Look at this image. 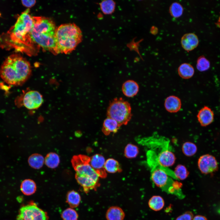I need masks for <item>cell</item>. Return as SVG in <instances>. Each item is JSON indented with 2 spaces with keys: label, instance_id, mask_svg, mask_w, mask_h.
Instances as JSON below:
<instances>
[{
  "label": "cell",
  "instance_id": "cell-1",
  "mask_svg": "<svg viewBox=\"0 0 220 220\" xmlns=\"http://www.w3.org/2000/svg\"><path fill=\"white\" fill-rule=\"evenodd\" d=\"M29 9L23 12L14 25L6 34L5 42L9 47L17 50L27 52L33 44L30 34L33 24V16Z\"/></svg>",
  "mask_w": 220,
  "mask_h": 220
},
{
  "label": "cell",
  "instance_id": "cell-2",
  "mask_svg": "<svg viewBox=\"0 0 220 220\" xmlns=\"http://www.w3.org/2000/svg\"><path fill=\"white\" fill-rule=\"evenodd\" d=\"M31 72L29 63L20 55L14 54L3 62L0 68V76L9 85L20 86L27 81Z\"/></svg>",
  "mask_w": 220,
  "mask_h": 220
},
{
  "label": "cell",
  "instance_id": "cell-3",
  "mask_svg": "<svg viewBox=\"0 0 220 220\" xmlns=\"http://www.w3.org/2000/svg\"><path fill=\"white\" fill-rule=\"evenodd\" d=\"M33 24L30 34L31 41L43 50L57 54L55 34L56 28L49 18L33 16Z\"/></svg>",
  "mask_w": 220,
  "mask_h": 220
},
{
  "label": "cell",
  "instance_id": "cell-4",
  "mask_svg": "<svg viewBox=\"0 0 220 220\" xmlns=\"http://www.w3.org/2000/svg\"><path fill=\"white\" fill-rule=\"evenodd\" d=\"M80 28L74 23L61 25L57 28L55 34L57 54H68L75 50L82 40Z\"/></svg>",
  "mask_w": 220,
  "mask_h": 220
},
{
  "label": "cell",
  "instance_id": "cell-5",
  "mask_svg": "<svg viewBox=\"0 0 220 220\" xmlns=\"http://www.w3.org/2000/svg\"><path fill=\"white\" fill-rule=\"evenodd\" d=\"M171 171L168 168L161 165L151 168V178L154 183L163 191L176 195L179 198L184 196L179 186L168 175Z\"/></svg>",
  "mask_w": 220,
  "mask_h": 220
},
{
  "label": "cell",
  "instance_id": "cell-6",
  "mask_svg": "<svg viewBox=\"0 0 220 220\" xmlns=\"http://www.w3.org/2000/svg\"><path fill=\"white\" fill-rule=\"evenodd\" d=\"M130 104L122 97L114 99L108 107L107 117L116 120L121 126L127 125L130 120L132 114Z\"/></svg>",
  "mask_w": 220,
  "mask_h": 220
},
{
  "label": "cell",
  "instance_id": "cell-7",
  "mask_svg": "<svg viewBox=\"0 0 220 220\" xmlns=\"http://www.w3.org/2000/svg\"><path fill=\"white\" fill-rule=\"evenodd\" d=\"M90 160L89 156L80 154L73 156L71 162L75 174L99 179V175L90 164Z\"/></svg>",
  "mask_w": 220,
  "mask_h": 220
},
{
  "label": "cell",
  "instance_id": "cell-8",
  "mask_svg": "<svg viewBox=\"0 0 220 220\" xmlns=\"http://www.w3.org/2000/svg\"><path fill=\"white\" fill-rule=\"evenodd\" d=\"M24 220H47L45 212L35 204H28L22 207L19 214Z\"/></svg>",
  "mask_w": 220,
  "mask_h": 220
},
{
  "label": "cell",
  "instance_id": "cell-9",
  "mask_svg": "<svg viewBox=\"0 0 220 220\" xmlns=\"http://www.w3.org/2000/svg\"><path fill=\"white\" fill-rule=\"evenodd\" d=\"M198 165L201 172L205 174H212L218 169V164L216 158L209 154L201 156L198 159Z\"/></svg>",
  "mask_w": 220,
  "mask_h": 220
},
{
  "label": "cell",
  "instance_id": "cell-10",
  "mask_svg": "<svg viewBox=\"0 0 220 220\" xmlns=\"http://www.w3.org/2000/svg\"><path fill=\"white\" fill-rule=\"evenodd\" d=\"M22 105L29 109L38 108L42 105V97L38 92L30 90L26 93L22 98Z\"/></svg>",
  "mask_w": 220,
  "mask_h": 220
},
{
  "label": "cell",
  "instance_id": "cell-11",
  "mask_svg": "<svg viewBox=\"0 0 220 220\" xmlns=\"http://www.w3.org/2000/svg\"><path fill=\"white\" fill-rule=\"evenodd\" d=\"M105 160L101 155L96 154L90 158V164L100 178H105L107 174L105 168Z\"/></svg>",
  "mask_w": 220,
  "mask_h": 220
},
{
  "label": "cell",
  "instance_id": "cell-12",
  "mask_svg": "<svg viewBox=\"0 0 220 220\" xmlns=\"http://www.w3.org/2000/svg\"><path fill=\"white\" fill-rule=\"evenodd\" d=\"M214 116V112L211 108L207 106H204L199 111L197 117L200 125L205 127L213 122Z\"/></svg>",
  "mask_w": 220,
  "mask_h": 220
},
{
  "label": "cell",
  "instance_id": "cell-13",
  "mask_svg": "<svg viewBox=\"0 0 220 220\" xmlns=\"http://www.w3.org/2000/svg\"><path fill=\"white\" fill-rule=\"evenodd\" d=\"M197 36L193 33L185 34L182 37L181 44L182 48L185 50L191 51L196 48L199 44Z\"/></svg>",
  "mask_w": 220,
  "mask_h": 220
},
{
  "label": "cell",
  "instance_id": "cell-14",
  "mask_svg": "<svg viewBox=\"0 0 220 220\" xmlns=\"http://www.w3.org/2000/svg\"><path fill=\"white\" fill-rule=\"evenodd\" d=\"M168 149L169 148L163 149L157 155L158 161L160 164L167 167L172 165L175 160L173 154Z\"/></svg>",
  "mask_w": 220,
  "mask_h": 220
},
{
  "label": "cell",
  "instance_id": "cell-15",
  "mask_svg": "<svg viewBox=\"0 0 220 220\" xmlns=\"http://www.w3.org/2000/svg\"><path fill=\"white\" fill-rule=\"evenodd\" d=\"M181 102L178 97L173 95L167 97L164 102V106L166 109L170 113L178 112L181 107Z\"/></svg>",
  "mask_w": 220,
  "mask_h": 220
},
{
  "label": "cell",
  "instance_id": "cell-16",
  "mask_svg": "<svg viewBox=\"0 0 220 220\" xmlns=\"http://www.w3.org/2000/svg\"><path fill=\"white\" fill-rule=\"evenodd\" d=\"M139 86L135 81L129 80L125 81L123 84L122 91L124 94L128 97H132L138 93Z\"/></svg>",
  "mask_w": 220,
  "mask_h": 220
},
{
  "label": "cell",
  "instance_id": "cell-17",
  "mask_svg": "<svg viewBox=\"0 0 220 220\" xmlns=\"http://www.w3.org/2000/svg\"><path fill=\"white\" fill-rule=\"evenodd\" d=\"M105 216L107 220H123L125 214L120 207L117 206H113L108 209Z\"/></svg>",
  "mask_w": 220,
  "mask_h": 220
},
{
  "label": "cell",
  "instance_id": "cell-18",
  "mask_svg": "<svg viewBox=\"0 0 220 220\" xmlns=\"http://www.w3.org/2000/svg\"><path fill=\"white\" fill-rule=\"evenodd\" d=\"M120 126L114 119L107 117L104 120L102 130L105 135H108L111 133H116L119 129Z\"/></svg>",
  "mask_w": 220,
  "mask_h": 220
},
{
  "label": "cell",
  "instance_id": "cell-19",
  "mask_svg": "<svg viewBox=\"0 0 220 220\" xmlns=\"http://www.w3.org/2000/svg\"><path fill=\"white\" fill-rule=\"evenodd\" d=\"M178 72L179 75L183 79H187L191 78L194 73V69L190 64L184 63L178 67Z\"/></svg>",
  "mask_w": 220,
  "mask_h": 220
},
{
  "label": "cell",
  "instance_id": "cell-20",
  "mask_svg": "<svg viewBox=\"0 0 220 220\" xmlns=\"http://www.w3.org/2000/svg\"><path fill=\"white\" fill-rule=\"evenodd\" d=\"M20 190L25 195L29 196L34 193L36 191V186L35 183L31 179H26L21 183Z\"/></svg>",
  "mask_w": 220,
  "mask_h": 220
},
{
  "label": "cell",
  "instance_id": "cell-21",
  "mask_svg": "<svg viewBox=\"0 0 220 220\" xmlns=\"http://www.w3.org/2000/svg\"><path fill=\"white\" fill-rule=\"evenodd\" d=\"M28 162L30 166L32 168L39 169L43 166L44 162V159L42 155L35 153L29 157Z\"/></svg>",
  "mask_w": 220,
  "mask_h": 220
},
{
  "label": "cell",
  "instance_id": "cell-22",
  "mask_svg": "<svg viewBox=\"0 0 220 220\" xmlns=\"http://www.w3.org/2000/svg\"><path fill=\"white\" fill-rule=\"evenodd\" d=\"M46 165L48 167L54 169L58 166L60 162L59 156L56 153L50 152L47 154L44 159Z\"/></svg>",
  "mask_w": 220,
  "mask_h": 220
},
{
  "label": "cell",
  "instance_id": "cell-23",
  "mask_svg": "<svg viewBox=\"0 0 220 220\" xmlns=\"http://www.w3.org/2000/svg\"><path fill=\"white\" fill-rule=\"evenodd\" d=\"M149 207L154 211H159L161 210L164 205L163 199L159 196H152L148 202Z\"/></svg>",
  "mask_w": 220,
  "mask_h": 220
},
{
  "label": "cell",
  "instance_id": "cell-24",
  "mask_svg": "<svg viewBox=\"0 0 220 220\" xmlns=\"http://www.w3.org/2000/svg\"><path fill=\"white\" fill-rule=\"evenodd\" d=\"M81 200L80 195L75 191H70L67 194L66 201L71 208H73L77 207L80 203Z\"/></svg>",
  "mask_w": 220,
  "mask_h": 220
},
{
  "label": "cell",
  "instance_id": "cell-25",
  "mask_svg": "<svg viewBox=\"0 0 220 220\" xmlns=\"http://www.w3.org/2000/svg\"><path fill=\"white\" fill-rule=\"evenodd\" d=\"M105 168L106 172L111 173L120 172L122 171L119 162L112 158L108 159L105 161Z\"/></svg>",
  "mask_w": 220,
  "mask_h": 220
},
{
  "label": "cell",
  "instance_id": "cell-26",
  "mask_svg": "<svg viewBox=\"0 0 220 220\" xmlns=\"http://www.w3.org/2000/svg\"><path fill=\"white\" fill-rule=\"evenodd\" d=\"M100 6L102 11L104 14H110L114 11L115 3L112 0H104L101 2Z\"/></svg>",
  "mask_w": 220,
  "mask_h": 220
},
{
  "label": "cell",
  "instance_id": "cell-27",
  "mask_svg": "<svg viewBox=\"0 0 220 220\" xmlns=\"http://www.w3.org/2000/svg\"><path fill=\"white\" fill-rule=\"evenodd\" d=\"M183 11L182 6L177 2L173 3L169 8V12L173 17L177 18L181 16Z\"/></svg>",
  "mask_w": 220,
  "mask_h": 220
},
{
  "label": "cell",
  "instance_id": "cell-28",
  "mask_svg": "<svg viewBox=\"0 0 220 220\" xmlns=\"http://www.w3.org/2000/svg\"><path fill=\"white\" fill-rule=\"evenodd\" d=\"M209 61L204 56L200 57L197 59L196 67L197 69L200 72L208 70L210 67Z\"/></svg>",
  "mask_w": 220,
  "mask_h": 220
},
{
  "label": "cell",
  "instance_id": "cell-29",
  "mask_svg": "<svg viewBox=\"0 0 220 220\" xmlns=\"http://www.w3.org/2000/svg\"><path fill=\"white\" fill-rule=\"evenodd\" d=\"M138 149L137 147L133 144H128L125 148V156L128 158H133L136 157L138 153Z\"/></svg>",
  "mask_w": 220,
  "mask_h": 220
},
{
  "label": "cell",
  "instance_id": "cell-30",
  "mask_svg": "<svg viewBox=\"0 0 220 220\" xmlns=\"http://www.w3.org/2000/svg\"><path fill=\"white\" fill-rule=\"evenodd\" d=\"M61 217L64 220H77L78 215L75 211L70 208H67L62 212Z\"/></svg>",
  "mask_w": 220,
  "mask_h": 220
},
{
  "label": "cell",
  "instance_id": "cell-31",
  "mask_svg": "<svg viewBox=\"0 0 220 220\" xmlns=\"http://www.w3.org/2000/svg\"><path fill=\"white\" fill-rule=\"evenodd\" d=\"M182 149L184 154L187 156H190L196 153L197 148L196 146L194 144L190 142H186L183 144Z\"/></svg>",
  "mask_w": 220,
  "mask_h": 220
},
{
  "label": "cell",
  "instance_id": "cell-32",
  "mask_svg": "<svg viewBox=\"0 0 220 220\" xmlns=\"http://www.w3.org/2000/svg\"><path fill=\"white\" fill-rule=\"evenodd\" d=\"M174 174L177 179L183 180L188 176V172L186 168L182 165L177 166L174 171Z\"/></svg>",
  "mask_w": 220,
  "mask_h": 220
},
{
  "label": "cell",
  "instance_id": "cell-33",
  "mask_svg": "<svg viewBox=\"0 0 220 220\" xmlns=\"http://www.w3.org/2000/svg\"><path fill=\"white\" fill-rule=\"evenodd\" d=\"M193 218V213L190 211H187L178 217L176 220H192Z\"/></svg>",
  "mask_w": 220,
  "mask_h": 220
},
{
  "label": "cell",
  "instance_id": "cell-34",
  "mask_svg": "<svg viewBox=\"0 0 220 220\" xmlns=\"http://www.w3.org/2000/svg\"><path fill=\"white\" fill-rule=\"evenodd\" d=\"M21 2L22 5L25 7L30 8L33 6L35 4L36 2L34 0H22Z\"/></svg>",
  "mask_w": 220,
  "mask_h": 220
},
{
  "label": "cell",
  "instance_id": "cell-35",
  "mask_svg": "<svg viewBox=\"0 0 220 220\" xmlns=\"http://www.w3.org/2000/svg\"><path fill=\"white\" fill-rule=\"evenodd\" d=\"M192 220H207V218L201 215H197L195 216Z\"/></svg>",
  "mask_w": 220,
  "mask_h": 220
},
{
  "label": "cell",
  "instance_id": "cell-36",
  "mask_svg": "<svg viewBox=\"0 0 220 220\" xmlns=\"http://www.w3.org/2000/svg\"><path fill=\"white\" fill-rule=\"evenodd\" d=\"M17 220H24L19 215L17 217Z\"/></svg>",
  "mask_w": 220,
  "mask_h": 220
}]
</instances>
